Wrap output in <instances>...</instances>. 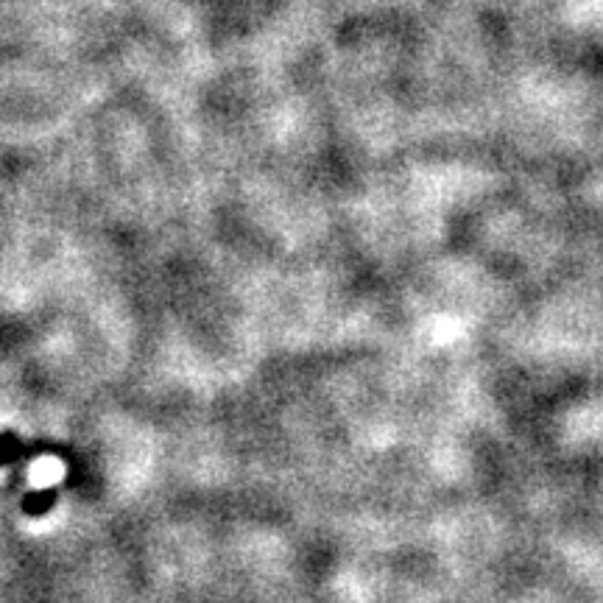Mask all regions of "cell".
<instances>
[{"instance_id":"cell-1","label":"cell","mask_w":603,"mask_h":603,"mask_svg":"<svg viewBox=\"0 0 603 603\" xmlns=\"http://www.w3.org/2000/svg\"><path fill=\"white\" fill-rule=\"evenodd\" d=\"M28 478L34 486H54L65 478V464L59 461V458H40V461H34L31 469H28Z\"/></svg>"}]
</instances>
